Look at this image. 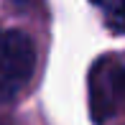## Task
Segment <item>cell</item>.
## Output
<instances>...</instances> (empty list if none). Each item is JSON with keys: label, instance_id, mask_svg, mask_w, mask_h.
Returning a JSON list of instances; mask_svg holds the SVG:
<instances>
[{"label": "cell", "instance_id": "6da1fadb", "mask_svg": "<svg viewBox=\"0 0 125 125\" xmlns=\"http://www.w3.org/2000/svg\"><path fill=\"white\" fill-rule=\"evenodd\" d=\"M89 100L100 125H125V54L105 56L94 64Z\"/></svg>", "mask_w": 125, "mask_h": 125}, {"label": "cell", "instance_id": "7a4b0ae2", "mask_svg": "<svg viewBox=\"0 0 125 125\" xmlns=\"http://www.w3.org/2000/svg\"><path fill=\"white\" fill-rule=\"evenodd\" d=\"M36 69V46L23 31H0V102L13 100Z\"/></svg>", "mask_w": 125, "mask_h": 125}, {"label": "cell", "instance_id": "3957f363", "mask_svg": "<svg viewBox=\"0 0 125 125\" xmlns=\"http://www.w3.org/2000/svg\"><path fill=\"white\" fill-rule=\"evenodd\" d=\"M94 5H100L107 15V23L115 31L125 33V0H92Z\"/></svg>", "mask_w": 125, "mask_h": 125}]
</instances>
